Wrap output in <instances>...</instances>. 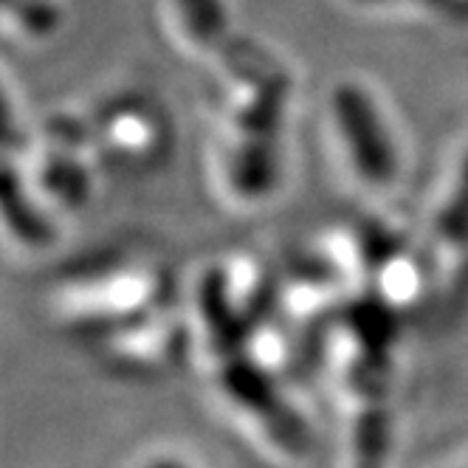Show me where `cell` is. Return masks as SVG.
<instances>
[{"label": "cell", "mask_w": 468, "mask_h": 468, "mask_svg": "<svg viewBox=\"0 0 468 468\" xmlns=\"http://www.w3.org/2000/svg\"><path fill=\"white\" fill-rule=\"evenodd\" d=\"M150 468H184L181 463H173V460H158V463H153Z\"/></svg>", "instance_id": "4"}, {"label": "cell", "mask_w": 468, "mask_h": 468, "mask_svg": "<svg viewBox=\"0 0 468 468\" xmlns=\"http://www.w3.org/2000/svg\"><path fill=\"white\" fill-rule=\"evenodd\" d=\"M465 240H468V166L454 192V200H449V207L438 218V243L449 249H460Z\"/></svg>", "instance_id": "3"}, {"label": "cell", "mask_w": 468, "mask_h": 468, "mask_svg": "<svg viewBox=\"0 0 468 468\" xmlns=\"http://www.w3.org/2000/svg\"><path fill=\"white\" fill-rule=\"evenodd\" d=\"M333 113L345 130V142L358 173L370 184H389L395 176V150L367 93L353 85H342L333 96Z\"/></svg>", "instance_id": "2"}, {"label": "cell", "mask_w": 468, "mask_h": 468, "mask_svg": "<svg viewBox=\"0 0 468 468\" xmlns=\"http://www.w3.org/2000/svg\"><path fill=\"white\" fill-rule=\"evenodd\" d=\"M204 293V311L212 330V347L220 364V381L229 389L234 400H240V407L251 410L262 423H271V434L288 449L299 452L305 443V431L293 415H288L280 407V398L265 384V378L257 373V367L243 353V339L234 330V319L229 316V305L223 303V288L218 277H209L200 288Z\"/></svg>", "instance_id": "1"}]
</instances>
